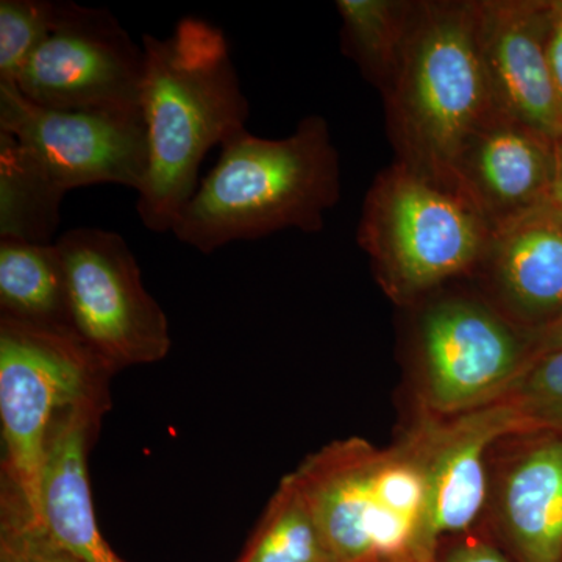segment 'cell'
<instances>
[{"instance_id":"1","label":"cell","mask_w":562,"mask_h":562,"mask_svg":"<svg viewBox=\"0 0 562 562\" xmlns=\"http://www.w3.org/2000/svg\"><path fill=\"white\" fill-rule=\"evenodd\" d=\"M143 114L149 165L138 192L139 220L172 232L198 191L213 147L246 128L250 105L224 32L202 18H181L168 38L143 35Z\"/></svg>"},{"instance_id":"2","label":"cell","mask_w":562,"mask_h":562,"mask_svg":"<svg viewBox=\"0 0 562 562\" xmlns=\"http://www.w3.org/2000/svg\"><path fill=\"white\" fill-rule=\"evenodd\" d=\"M339 198V155L324 117H303L281 139L243 128L222 144L171 233L203 255L286 228L319 233Z\"/></svg>"},{"instance_id":"3","label":"cell","mask_w":562,"mask_h":562,"mask_svg":"<svg viewBox=\"0 0 562 562\" xmlns=\"http://www.w3.org/2000/svg\"><path fill=\"white\" fill-rule=\"evenodd\" d=\"M382 98L394 161L454 191L458 150L495 113L476 43L475 0H417Z\"/></svg>"},{"instance_id":"4","label":"cell","mask_w":562,"mask_h":562,"mask_svg":"<svg viewBox=\"0 0 562 562\" xmlns=\"http://www.w3.org/2000/svg\"><path fill=\"white\" fill-rule=\"evenodd\" d=\"M291 473L336 561L431 562L416 428L387 449L360 438L328 443Z\"/></svg>"},{"instance_id":"5","label":"cell","mask_w":562,"mask_h":562,"mask_svg":"<svg viewBox=\"0 0 562 562\" xmlns=\"http://www.w3.org/2000/svg\"><path fill=\"white\" fill-rule=\"evenodd\" d=\"M111 375L79 336L0 316L2 513L38 524L52 427L74 406L109 402Z\"/></svg>"},{"instance_id":"6","label":"cell","mask_w":562,"mask_h":562,"mask_svg":"<svg viewBox=\"0 0 562 562\" xmlns=\"http://www.w3.org/2000/svg\"><path fill=\"white\" fill-rule=\"evenodd\" d=\"M492 236L461 194L397 161L373 179L357 231L376 280L402 306L472 277Z\"/></svg>"},{"instance_id":"7","label":"cell","mask_w":562,"mask_h":562,"mask_svg":"<svg viewBox=\"0 0 562 562\" xmlns=\"http://www.w3.org/2000/svg\"><path fill=\"white\" fill-rule=\"evenodd\" d=\"M414 353L424 412L454 416L501 397L535 353V336L482 294L431 292L416 305Z\"/></svg>"},{"instance_id":"8","label":"cell","mask_w":562,"mask_h":562,"mask_svg":"<svg viewBox=\"0 0 562 562\" xmlns=\"http://www.w3.org/2000/svg\"><path fill=\"white\" fill-rule=\"evenodd\" d=\"M72 327L111 373L161 361L172 346L169 321L144 288L127 241L102 228L58 236Z\"/></svg>"},{"instance_id":"9","label":"cell","mask_w":562,"mask_h":562,"mask_svg":"<svg viewBox=\"0 0 562 562\" xmlns=\"http://www.w3.org/2000/svg\"><path fill=\"white\" fill-rule=\"evenodd\" d=\"M146 58L105 9L65 2L60 25L14 88L35 105L65 111H143Z\"/></svg>"},{"instance_id":"10","label":"cell","mask_w":562,"mask_h":562,"mask_svg":"<svg viewBox=\"0 0 562 562\" xmlns=\"http://www.w3.org/2000/svg\"><path fill=\"white\" fill-rule=\"evenodd\" d=\"M0 132L13 136L66 192L105 183L139 192L146 180L143 111L44 109L11 85H0Z\"/></svg>"},{"instance_id":"11","label":"cell","mask_w":562,"mask_h":562,"mask_svg":"<svg viewBox=\"0 0 562 562\" xmlns=\"http://www.w3.org/2000/svg\"><path fill=\"white\" fill-rule=\"evenodd\" d=\"M482 525L513 562H562V431H512L492 446Z\"/></svg>"},{"instance_id":"12","label":"cell","mask_w":562,"mask_h":562,"mask_svg":"<svg viewBox=\"0 0 562 562\" xmlns=\"http://www.w3.org/2000/svg\"><path fill=\"white\" fill-rule=\"evenodd\" d=\"M552 21L553 0H475L476 43L494 110L560 140Z\"/></svg>"},{"instance_id":"13","label":"cell","mask_w":562,"mask_h":562,"mask_svg":"<svg viewBox=\"0 0 562 562\" xmlns=\"http://www.w3.org/2000/svg\"><path fill=\"white\" fill-rule=\"evenodd\" d=\"M427 472L425 547L432 562L439 541L483 522L490 495V452L516 431L513 413L491 402L454 416L424 412L414 425Z\"/></svg>"},{"instance_id":"14","label":"cell","mask_w":562,"mask_h":562,"mask_svg":"<svg viewBox=\"0 0 562 562\" xmlns=\"http://www.w3.org/2000/svg\"><path fill=\"white\" fill-rule=\"evenodd\" d=\"M557 144L495 111L458 150L454 191L497 233L552 199Z\"/></svg>"},{"instance_id":"15","label":"cell","mask_w":562,"mask_h":562,"mask_svg":"<svg viewBox=\"0 0 562 562\" xmlns=\"http://www.w3.org/2000/svg\"><path fill=\"white\" fill-rule=\"evenodd\" d=\"M471 279L517 327L539 333L562 321V214L552 199L492 236Z\"/></svg>"},{"instance_id":"16","label":"cell","mask_w":562,"mask_h":562,"mask_svg":"<svg viewBox=\"0 0 562 562\" xmlns=\"http://www.w3.org/2000/svg\"><path fill=\"white\" fill-rule=\"evenodd\" d=\"M106 409V402L83 403L57 417L47 442L38 524L27 525L77 562H124L99 530L88 479V452Z\"/></svg>"},{"instance_id":"17","label":"cell","mask_w":562,"mask_h":562,"mask_svg":"<svg viewBox=\"0 0 562 562\" xmlns=\"http://www.w3.org/2000/svg\"><path fill=\"white\" fill-rule=\"evenodd\" d=\"M0 312L32 327L76 335L57 244L0 241Z\"/></svg>"},{"instance_id":"18","label":"cell","mask_w":562,"mask_h":562,"mask_svg":"<svg viewBox=\"0 0 562 562\" xmlns=\"http://www.w3.org/2000/svg\"><path fill=\"white\" fill-rule=\"evenodd\" d=\"M65 195L13 136L0 132V241H57Z\"/></svg>"},{"instance_id":"19","label":"cell","mask_w":562,"mask_h":562,"mask_svg":"<svg viewBox=\"0 0 562 562\" xmlns=\"http://www.w3.org/2000/svg\"><path fill=\"white\" fill-rule=\"evenodd\" d=\"M341 49L380 91L397 72L417 0H338Z\"/></svg>"},{"instance_id":"20","label":"cell","mask_w":562,"mask_h":562,"mask_svg":"<svg viewBox=\"0 0 562 562\" xmlns=\"http://www.w3.org/2000/svg\"><path fill=\"white\" fill-rule=\"evenodd\" d=\"M238 562H338L292 473L281 480Z\"/></svg>"},{"instance_id":"21","label":"cell","mask_w":562,"mask_h":562,"mask_svg":"<svg viewBox=\"0 0 562 562\" xmlns=\"http://www.w3.org/2000/svg\"><path fill=\"white\" fill-rule=\"evenodd\" d=\"M517 430L562 431V349L535 355L501 397Z\"/></svg>"},{"instance_id":"22","label":"cell","mask_w":562,"mask_h":562,"mask_svg":"<svg viewBox=\"0 0 562 562\" xmlns=\"http://www.w3.org/2000/svg\"><path fill=\"white\" fill-rule=\"evenodd\" d=\"M65 2H0V85L14 87L21 70L60 25Z\"/></svg>"},{"instance_id":"23","label":"cell","mask_w":562,"mask_h":562,"mask_svg":"<svg viewBox=\"0 0 562 562\" xmlns=\"http://www.w3.org/2000/svg\"><path fill=\"white\" fill-rule=\"evenodd\" d=\"M432 562H513L482 524L439 541Z\"/></svg>"},{"instance_id":"24","label":"cell","mask_w":562,"mask_h":562,"mask_svg":"<svg viewBox=\"0 0 562 562\" xmlns=\"http://www.w3.org/2000/svg\"><path fill=\"white\" fill-rule=\"evenodd\" d=\"M2 530L16 536L36 562H77L69 554L63 553L57 547L52 546L40 531L33 530L18 520L2 517Z\"/></svg>"},{"instance_id":"25","label":"cell","mask_w":562,"mask_h":562,"mask_svg":"<svg viewBox=\"0 0 562 562\" xmlns=\"http://www.w3.org/2000/svg\"><path fill=\"white\" fill-rule=\"evenodd\" d=\"M550 63H552L553 77L562 102V0H553Z\"/></svg>"},{"instance_id":"26","label":"cell","mask_w":562,"mask_h":562,"mask_svg":"<svg viewBox=\"0 0 562 562\" xmlns=\"http://www.w3.org/2000/svg\"><path fill=\"white\" fill-rule=\"evenodd\" d=\"M0 562H36L32 554L27 552L24 543L11 535V532L0 531Z\"/></svg>"},{"instance_id":"27","label":"cell","mask_w":562,"mask_h":562,"mask_svg":"<svg viewBox=\"0 0 562 562\" xmlns=\"http://www.w3.org/2000/svg\"><path fill=\"white\" fill-rule=\"evenodd\" d=\"M535 336V355L543 353V351L562 349V321L552 327L539 333H532Z\"/></svg>"},{"instance_id":"28","label":"cell","mask_w":562,"mask_h":562,"mask_svg":"<svg viewBox=\"0 0 562 562\" xmlns=\"http://www.w3.org/2000/svg\"><path fill=\"white\" fill-rule=\"evenodd\" d=\"M552 202L562 214V138L557 144V173H554Z\"/></svg>"}]
</instances>
